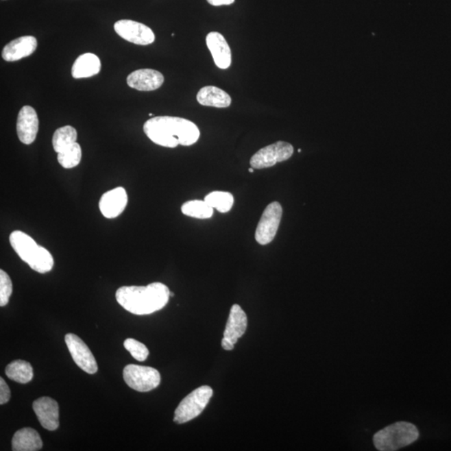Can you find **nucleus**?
Here are the masks:
<instances>
[{
    "label": "nucleus",
    "instance_id": "4468645a",
    "mask_svg": "<svg viewBox=\"0 0 451 451\" xmlns=\"http://www.w3.org/2000/svg\"><path fill=\"white\" fill-rule=\"evenodd\" d=\"M164 76L160 72L151 69H141L130 74L127 85L140 91H152L159 89L164 83Z\"/></svg>",
    "mask_w": 451,
    "mask_h": 451
},
{
    "label": "nucleus",
    "instance_id": "4be33fe9",
    "mask_svg": "<svg viewBox=\"0 0 451 451\" xmlns=\"http://www.w3.org/2000/svg\"><path fill=\"white\" fill-rule=\"evenodd\" d=\"M76 141H77V132L73 126H63L57 129L53 133L52 139L53 150L58 154L75 143Z\"/></svg>",
    "mask_w": 451,
    "mask_h": 451
},
{
    "label": "nucleus",
    "instance_id": "dca6fc26",
    "mask_svg": "<svg viewBox=\"0 0 451 451\" xmlns=\"http://www.w3.org/2000/svg\"><path fill=\"white\" fill-rule=\"evenodd\" d=\"M37 40L34 36H22L7 44L3 49V59L8 62L20 60L32 56L37 49Z\"/></svg>",
    "mask_w": 451,
    "mask_h": 451
},
{
    "label": "nucleus",
    "instance_id": "7ed1b4c3",
    "mask_svg": "<svg viewBox=\"0 0 451 451\" xmlns=\"http://www.w3.org/2000/svg\"><path fill=\"white\" fill-rule=\"evenodd\" d=\"M417 428L410 422H396L374 435V444L380 451H395L417 441Z\"/></svg>",
    "mask_w": 451,
    "mask_h": 451
},
{
    "label": "nucleus",
    "instance_id": "f3484780",
    "mask_svg": "<svg viewBox=\"0 0 451 451\" xmlns=\"http://www.w3.org/2000/svg\"><path fill=\"white\" fill-rule=\"evenodd\" d=\"M247 327V317L239 304L232 306L226 326L223 337L236 343L239 339L245 334Z\"/></svg>",
    "mask_w": 451,
    "mask_h": 451
},
{
    "label": "nucleus",
    "instance_id": "b1692460",
    "mask_svg": "<svg viewBox=\"0 0 451 451\" xmlns=\"http://www.w3.org/2000/svg\"><path fill=\"white\" fill-rule=\"evenodd\" d=\"M211 208H215L221 213L230 211L234 204V197L228 192H212L206 196L205 200Z\"/></svg>",
    "mask_w": 451,
    "mask_h": 451
},
{
    "label": "nucleus",
    "instance_id": "6ab92c4d",
    "mask_svg": "<svg viewBox=\"0 0 451 451\" xmlns=\"http://www.w3.org/2000/svg\"><path fill=\"white\" fill-rule=\"evenodd\" d=\"M197 100L202 106L227 108L232 104V98L226 91L216 86L202 88L197 95Z\"/></svg>",
    "mask_w": 451,
    "mask_h": 451
},
{
    "label": "nucleus",
    "instance_id": "2f4dec72",
    "mask_svg": "<svg viewBox=\"0 0 451 451\" xmlns=\"http://www.w3.org/2000/svg\"><path fill=\"white\" fill-rule=\"evenodd\" d=\"M170 297H174V293H170Z\"/></svg>",
    "mask_w": 451,
    "mask_h": 451
},
{
    "label": "nucleus",
    "instance_id": "412c9836",
    "mask_svg": "<svg viewBox=\"0 0 451 451\" xmlns=\"http://www.w3.org/2000/svg\"><path fill=\"white\" fill-rule=\"evenodd\" d=\"M8 378L17 383L27 384L32 380L33 368L29 363L25 361H14L5 368Z\"/></svg>",
    "mask_w": 451,
    "mask_h": 451
},
{
    "label": "nucleus",
    "instance_id": "5701e85b",
    "mask_svg": "<svg viewBox=\"0 0 451 451\" xmlns=\"http://www.w3.org/2000/svg\"><path fill=\"white\" fill-rule=\"evenodd\" d=\"M182 212L187 217L198 219H208L213 215V208L205 201L194 200L182 206Z\"/></svg>",
    "mask_w": 451,
    "mask_h": 451
},
{
    "label": "nucleus",
    "instance_id": "cd10ccee",
    "mask_svg": "<svg viewBox=\"0 0 451 451\" xmlns=\"http://www.w3.org/2000/svg\"><path fill=\"white\" fill-rule=\"evenodd\" d=\"M10 389L6 382L0 378V404H5L10 400Z\"/></svg>",
    "mask_w": 451,
    "mask_h": 451
},
{
    "label": "nucleus",
    "instance_id": "0eeeda50",
    "mask_svg": "<svg viewBox=\"0 0 451 451\" xmlns=\"http://www.w3.org/2000/svg\"><path fill=\"white\" fill-rule=\"evenodd\" d=\"M282 216V206L273 202L263 212L255 232V239L260 245L272 243L277 234Z\"/></svg>",
    "mask_w": 451,
    "mask_h": 451
},
{
    "label": "nucleus",
    "instance_id": "39448f33",
    "mask_svg": "<svg viewBox=\"0 0 451 451\" xmlns=\"http://www.w3.org/2000/svg\"><path fill=\"white\" fill-rule=\"evenodd\" d=\"M124 380L130 388L138 392H149L158 388L160 374L151 367L136 365H126L123 370Z\"/></svg>",
    "mask_w": 451,
    "mask_h": 451
},
{
    "label": "nucleus",
    "instance_id": "f257e3e1",
    "mask_svg": "<svg viewBox=\"0 0 451 451\" xmlns=\"http://www.w3.org/2000/svg\"><path fill=\"white\" fill-rule=\"evenodd\" d=\"M143 130L153 143L168 148H175L178 145L192 146L200 137L199 129L193 122L180 117L151 118L144 124Z\"/></svg>",
    "mask_w": 451,
    "mask_h": 451
},
{
    "label": "nucleus",
    "instance_id": "9d476101",
    "mask_svg": "<svg viewBox=\"0 0 451 451\" xmlns=\"http://www.w3.org/2000/svg\"><path fill=\"white\" fill-rule=\"evenodd\" d=\"M10 243L14 250L30 267L34 265L44 247L38 245L32 236L21 231H14L10 236Z\"/></svg>",
    "mask_w": 451,
    "mask_h": 451
},
{
    "label": "nucleus",
    "instance_id": "2eb2a0df",
    "mask_svg": "<svg viewBox=\"0 0 451 451\" xmlns=\"http://www.w3.org/2000/svg\"><path fill=\"white\" fill-rule=\"evenodd\" d=\"M206 45L211 51L214 62L221 70H227L231 66L232 52L223 34L211 32L206 36Z\"/></svg>",
    "mask_w": 451,
    "mask_h": 451
},
{
    "label": "nucleus",
    "instance_id": "bb28decb",
    "mask_svg": "<svg viewBox=\"0 0 451 451\" xmlns=\"http://www.w3.org/2000/svg\"><path fill=\"white\" fill-rule=\"evenodd\" d=\"M13 292L12 281L5 271L0 270V306L5 307Z\"/></svg>",
    "mask_w": 451,
    "mask_h": 451
},
{
    "label": "nucleus",
    "instance_id": "20e7f679",
    "mask_svg": "<svg viewBox=\"0 0 451 451\" xmlns=\"http://www.w3.org/2000/svg\"><path fill=\"white\" fill-rule=\"evenodd\" d=\"M212 395V389L208 385L195 389L175 409L174 422L184 424L197 417L205 410Z\"/></svg>",
    "mask_w": 451,
    "mask_h": 451
},
{
    "label": "nucleus",
    "instance_id": "aec40b11",
    "mask_svg": "<svg viewBox=\"0 0 451 451\" xmlns=\"http://www.w3.org/2000/svg\"><path fill=\"white\" fill-rule=\"evenodd\" d=\"M43 446L39 433L32 428H23L12 439L14 451H37Z\"/></svg>",
    "mask_w": 451,
    "mask_h": 451
},
{
    "label": "nucleus",
    "instance_id": "ddd939ff",
    "mask_svg": "<svg viewBox=\"0 0 451 451\" xmlns=\"http://www.w3.org/2000/svg\"><path fill=\"white\" fill-rule=\"evenodd\" d=\"M128 197L123 187H117L102 195L99 208L106 219H116L120 216L127 205Z\"/></svg>",
    "mask_w": 451,
    "mask_h": 451
},
{
    "label": "nucleus",
    "instance_id": "a878e982",
    "mask_svg": "<svg viewBox=\"0 0 451 451\" xmlns=\"http://www.w3.org/2000/svg\"><path fill=\"white\" fill-rule=\"evenodd\" d=\"M124 347L125 350L130 352L132 357L136 361L143 362L146 361L149 355V350L144 343L137 341L134 339H127L125 340Z\"/></svg>",
    "mask_w": 451,
    "mask_h": 451
},
{
    "label": "nucleus",
    "instance_id": "7c9ffc66",
    "mask_svg": "<svg viewBox=\"0 0 451 451\" xmlns=\"http://www.w3.org/2000/svg\"><path fill=\"white\" fill-rule=\"evenodd\" d=\"M248 171H249V173H254V168H249V169H248Z\"/></svg>",
    "mask_w": 451,
    "mask_h": 451
},
{
    "label": "nucleus",
    "instance_id": "393cba45",
    "mask_svg": "<svg viewBox=\"0 0 451 451\" xmlns=\"http://www.w3.org/2000/svg\"><path fill=\"white\" fill-rule=\"evenodd\" d=\"M82 147L77 143L72 144L62 152L58 153V162L66 169L77 167L82 160Z\"/></svg>",
    "mask_w": 451,
    "mask_h": 451
},
{
    "label": "nucleus",
    "instance_id": "6e6552de",
    "mask_svg": "<svg viewBox=\"0 0 451 451\" xmlns=\"http://www.w3.org/2000/svg\"><path fill=\"white\" fill-rule=\"evenodd\" d=\"M114 32L122 39L138 45H148L155 41V34L148 26L141 23L121 20L114 25Z\"/></svg>",
    "mask_w": 451,
    "mask_h": 451
},
{
    "label": "nucleus",
    "instance_id": "c85d7f7f",
    "mask_svg": "<svg viewBox=\"0 0 451 451\" xmlns=\"http://www.w3.org/2000/svg\"><path fill=\"white\" fill-rule=\"evenodd\" d=\"M210 5L213 6L230 5L235 0H206Z\"/></svg>",
    "mask_w": 451,
    "mask_h": 451
},
{
    "label": "nucleus",
    "instance_id": "423d86ee",
    "mask_svg": "<svg viewBox=\"0 0 451 451\" xmlns=\"http://www.w3.org/2000/svg\"><path fill=\"white\" fill-rule=\"evenodd\" d=\"M293 154V147L285 141H278L260 149L252 156L250 165L254 169L272 167L278 162H285Z\"/></svg>",
    "mask_w": 451,
    "mask_h": 451
},
{
    "label": "nucleus",
    "instance_id": "c756f323",
    "mask_svg": "<svg viewBox=\"0 0 451 451\" xmlns=\"http://www.w3.org/2000/svg\"><path fill=\"white\" fill-rule=\"evenodd\" d=\"M234 343L228 339L223 337V340H221V346H223L225 350H232L234 349Z\"/></svg>",
    "mask_w": 451,
    "mask_h": 451
},
{
    "label": "nucleus",
    "instance_id": "f03ea898",
    "mask_svg": "<svg viewBox=\"0 0 451 451\" xmlns=\"http://www.w3.org/2000/svg\"><path fill=\"white\" fill-rule=\"evenodd\" d=\"M170 290L162 282L147 286H123L117 290V303L126 311L136 315H148L160 310L167 304Z\"/></svg>",
    "mask_w": 451,
    "mask_h": 451
},
{
    "label": "nucleus",
    "instance_id": "1a4fd4ad",
    "mask_svg": "<svg viewBox=\"0 0 451 451\" xmlns=\"http://www.w3.org/2000/svg\"><path fill=\"white\" fill-rule=\"evenodd\" d=\"M64 340H66L72 358L80 369L90 374H94L98 371L97 361L89 347L82 339L74 334H68Z\"/></svg>",
    "mask_w": 451,
    "mask_h": 451
},
{
    "label": "nucleus",
    "instance_id": "a211bd4d",
    "mask_svg": "<svg viewBox=\"0 0 451 451\" xmlns=\"http://www.w3.org/2000/svg\"><path fill=\"white\" fill-rule=\"evenodd\" d=\"M100 59L94 53H86L80 56L72 66L71 74L75 79L89 78L100 73Z\"/></svg>",
    "mask_w": 451,
    "mask_h": 451
},
{
    "label": "nucleus",
    "instance_id": "9b49d317",
    "mask_svg": "<svg viewBox=\"0 0 451 451\" xmlns=\"http://www.w3.org/2000/svg\"><path fill=\"white\" fill-rule=\"evenodd\" d=\"M17 134L22 143L30 145L36 139L39 131V119L33 107L25 106L19 113Z\"/></svg>",
    "mask_w": 451,
    "mask_h": 451
},
{
    "label": "nucleus",
    "instance_id": "473e14b6",
    "mask_svg": "<svg viewBox=\"0 0 451 451\" xmlns=\"http://www.w3.org/2000/svg\"><path fill=\"white\" fill-rule=\"evenodd\" d=\"M149 116L153 117V114L150 113V114H149Z\"/></svg>",
    "mask_w": 451,
    "mask_h": 451
},
{
    "label": "nucleus",
    "instance_id": "f8f14e48",
    "mask_svg": "<svg viewBox=\"0 0 451 451\" xmlns=\"http://www.w3.org/2000/svg\"><path fill=\"white\" fill-rule=\"evenodd\" d=\"M33 409L41 426L48 430L58 429L59 404L49 397H41L34 401Z\"/></svg>",
    "mask_w": 451,
    "mask_h": 451
}]
</instances>
